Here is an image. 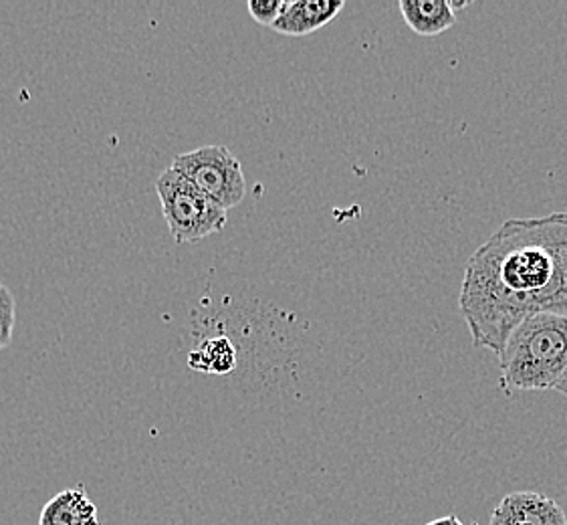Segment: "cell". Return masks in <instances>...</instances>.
<instances>
[{
  "label": "cell",
  "instance_id": "cell-3",
  "mask_svg": "<svg viewBox=\"0 0 567 525\" xmlns=\"http://www.w3.org/2000/svg\"><path fill=\"white\" fill-rule=\"evenodd\" d=\"M162 215L176 243H198L225 229L228 210L200 193L181 172L166 168L156 181Z\"/></svg>",
  "mask_w": 567,
  "mask_h": 525
},
{
  "label": "cell",
  "instance_id": "cell-4",
  "mask_svg": "<svg viewBox=\"0 0 567 525\" xmlns=\"http://www.w3.org/2000/svg\"><path fill=\"white\" fill-rule=\"evenodd\" d=\"M172 168L225 210L239 206L247 196L239 158L225 146H203L181 154L172 161Z\"/></svg>",
  "mask_w": 567,
  "mask_h": 525
},
{
  "label": "cell",
  "instance_id": "cell-9",
  "mask_svg": "<svg viewBox=\"0 0 567 525\" xmlns=\"http://www.w3.org/2000/svg\"><path fill=\"white\" fill-rule=\"evenodd\" d=\"M188 366L206 374H228L237 368V350L227 336H215L188 356Z\"/></svg>",
  "mask_w": 567,
  "mask_h": 525
},
{
  "label": "cell",
  "instance_id": "cell-2",
  "mask_svg": "<svg viewBox=\"0 0 567 525\" xmlns=\"http://www.w3.org/2000/svg\"><path fill=\"white\" fill-rule=\"evenodd\" d=\"M505 390H556L567 374V316L539 313L511 331L499 356Z\"/></svg>",
  "mask_w": 567,
  "mask_h": 525
},
{
  "label": "cell",
  "instance_id": "cell-12",
  "mask_svg": "<svg viewBox=\"0 0 567 525\" xmlns=\"http://www.w3.org/2000/svg\"><path fill=\"white\" fill-rule=\"evenodd\" d=\"M426 525H465L456 515H446V517H439V519H432ZM478 525V524H473Z\"/></svg>",
  "mask_w": 567,
  "mask_h": 525
},
{
  "label": "cell",
  "instance_id": "cell-8",
  "mask_svg": "<svg viewBox=\"0 0 567 525\" xmlns=\"http://www.w3.org/2000/svg\"><path fill=\"white\" fill-rule=\"evenodd\" d=\"M404 23L420 37H436L456 23L451 0H400Z\"/></svg>",
  "mask_w": 567,
  "mask_h": 525
},
{
  "label": "cell",
  "instance_id": "cell-6",
  "mask_svg": "<svg viewBox=\"0 0 567 525\" xmlns=\"http://www.w3.org/2000/svg\"><path fill=\"white\" fill-rule=\"evenodd\" d=\"M343 7V0H285L284 12L271 29L289 37H306L331 23Z\"/></svg>",
  "mask_w": 567,
  "mask_h": 525
},
{
  "label": "cell",
  "instance_id": "cell-11",
  "mask_svg": "<svg viewBox=\"0 0 567 525\" xmlns=\"http://www.w3.org/2000/svg\"><path fill=\"white\" fill-rule=\"evenodd\" d=\"M285 0H249L247 9L250 17L259 24L272 27L284 12Z\"/></svg>",
  "mask_w": 567,
  "mask_h": 525
},
{
  "label": "cell",
  "instance_id": "cell-5",
  "mask_svg": "<svg viewBox=\"0 0 567 525\" xmlns=\"http://www.w3.org/2000/svg\"><path fill=\"white\" fill-rule=\"evenodd\" d=\"M491 525H567V515L544 493L515 492L493 509Z\"/></svg>",
  "mask_w": 567,
  "mask_h": 525
},
{
  "label": "cell",
  "instance_id": "cell-7",
  "mask_svg": "<svg viewBox=\"0 0 567 525\" xmlns=\"http://www.w3.org/2000/svg\"><path fill=\"white\" fill-rule=\"evenodd\" d=\"M39 525H102L97 505L83 485L63 490L49 500L39 515Z\"/></svg>",
  "mask_w": 567,
  "mask_h": 525
},
{
  "label": "cell",
  "instance_id": "cell-13",
  "mask_svg": "<svg viewBox=\"0 0 567 525\" xmlns=\"http://www.w3.org/2000/svg\"><path fill=\"white\" fill-rule=\"evenodd\" d=\"M556 390L559 392V394H564V397L567 399V374L566 377L561 378V382L557 384Z\"/></svg>",
  "mask_w": 567,
  "mask_h": 525
},
{
  "label": "cell",
  "instance_id": "cell-1",
  "mask_svg": "<svg viewBox=\"0 0 567 525\" xmlns=\"http://www.w3.org/2000/svg\"><path fill=\"white\" fill-rule=\"evenodd\" d=\"M458 308L473 343L495 356L527 318L567 316V210L505 220L466 262Z\"/></svg>",
  "mask_w": 567,
  "mask_h": 525
},
{
  "label": "cell",
  "instance_id": "cell-10",
  "mask_svg": "<svg viewBox=\"0 0 567 525\" xmlns=\"http://www.w3.org/2000/svg\"><path fill=\"white\" fill-rule=\"evenodd\" d=\"M17 323V299L11 289L0 281V352L12 342Z\"/></svg>",
  "mask_w": 567,
  "mask_h": 525
}]
</instances>
